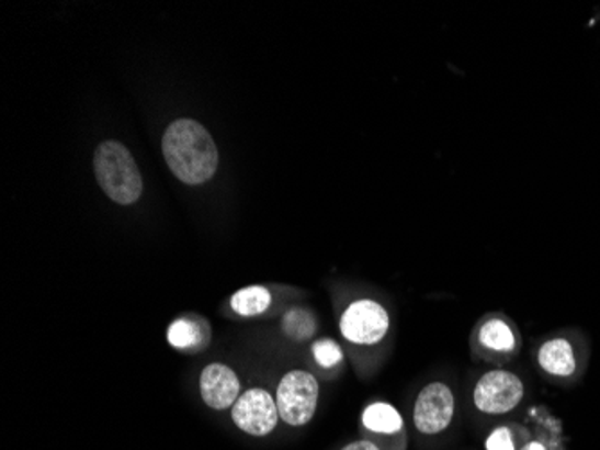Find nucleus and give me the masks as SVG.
Here are the masks:
<instances>
[{"mask_svg":"<svg viewBox=\"0 0 600 450\" xmlns=\"http://www.w3.org/2000/svg\"><path fill=\"white\" fill-rule=\"evenodd\" d=\"M230 415L234 426L256 438L272 435L281 421L275 395L263 387H252L241 393L238 402L233 405Z\"/></svg>","mask_w":600,"mask_h":450,"instance_id":"8","label":"nucleus"},{"mask_svg":"<svg viewBox=\"0 0 600 450\" xmlns=\"http://www.w3.org/2000/svg\"><path fill=\"white\" fill-rule=\"evenodd\" d=\"M162 154L169 170L184 184H204L218 170V148L199 121L171 123L162 137Z\"/></svg>","mask_w":600,"mask_h":450,"instance_id":"1","label":"nucleus"},{"mask_svg":"<svg viewBox=\"0 0 600 450\" xmlns=\"http://www.w3.org/2000/svg\"><path fill=\"white\" fill-rule=\"evenodd\" d=\"M523 450H561L556 441L545 440L541 436H532L531 441L523 447Z\"/></svg>","mask_w":600,"mask_h":450,"instance_id":"17","label":"nucleus"},{"mask_svg":"<svg viewBox=\"0 0 600 450\" xmlns=\"http://www.w3.org/2000/svg\"><path fill=\"white\" fill-rule=\"evenodd\" d=\"M168 342L177 350H200L207 342V336L200 323L182 317L169 325Z\"/></svg>","mask_w":600,"mask_h":450,"instance_id":"14","label":"nucleus"},{"mask_svg":"<svg viewBox=\"0 0 600 450\" xmlns=\"http://www.w3.org/2000/svg\"><path fill=\"white\" fill-rule=\"evenodd\" d=\"M472 348L480 359L503 364L520 351L521 336L518 326L507 315L487 314L476 323L472 334Z\"/></svg>","mask_w":600,"mask_h":450,"instance_id":"6","label":"nucleus"},{"mask_svg":"<svg viewBox=\"0 0 600 450\" xmlns=\"http://www.w3.org/2000/svg\"><path fill=\"white\" fill-rule=\"evenodd\" d=\"M360 430L380 450H407V426L401 413L388 402H373L363 409Z\"/></svg>","mask_w":600,"mask_h":450,"instance_id":"9","label":"nucleus"},{"mask_svg":"<svg viewBox=\"0 0 600 450\" xmlns=\"http://www.w3.org/2000/svg\"><path fill=\"white\" fill-rule=\"evenodd\" d=\"M340 450H380L376 446H374L373 441L365 440V438H362V440H354L351 441V443H348V446L342 447Z\"/></svg>","mask_w":600,"mask_h":450,"instance_id":"18","label":"nucleus"},{"mask_svg":"<svg viewBox=\"0 0 600 450\" xmlns=\"http://www.w3.org/2000/svg\"><path fill=\"white\" fill-rule=\"evenodd\" d=\"M312 356L315 360V364L320 370H337L343 364L342 346L338 345L337 340L332 339H317L312 345Z\"/></svg>","mask_w":600,"mask_h":450,"instance_id":"16","label":"nucleus"},{"mask_svg":"<svg viewBox=\"0 0 600 450\" xmlns=\"http://www.w3.org/2000/svg\"><path fill=\"white\" fill-rule=\"evenodd\" d=\"M338 328L349 345L376 346L383 342L390 331V315L382 303L362 297L352 301L342 312Z\"/></svg>","mask_w":600,"mask_h":450,"instance_id":"5","label":"nucleus"},{"mask_svg":"<svg viewBox=\"0 0 600 450\" xmlns=\"http://www.w3.org/2000/svg\"><path fill=\"white\" fill-rule=\"evenodd\" d=\"M537 368L552 381H571L580 370V356L570 337L554 336L541 342L536 351Z\"/></svg>","mask_w":600,"mask_h":450,"instance_id":"10","label":"nucleus"},{"mask_svg":"<svg viewBox=\"0 0 600 450\" xmlns=\"http://www.w3.org/2000/svg\"><path fill=\"white\" fill-rule=\"evenodd\" d=\"M455 409L452 385L442 381L428 382L414 402V427L428 438L442 435L452 426Z\"/></svg>","mask_w":600,"mask_h":450,"instance_id":"7","label":"nucleus"},{"mask_svg":"<svg viewBox=\"0 0 600 450\" xmlns=\"http://www.w3.org/2000/svg\"><path fill=\"white\" fill-rule=\"evenodd\" d=\"M318 330L317 317L304 306L290 308L283 317V331L286 337L297 342L312 339Z\"/></svg>","mask_w":600,"mask_h":450,"instance_id":"15","label":"nucleus"},{"mask_svg":"<svg viewBox=\"0 0 600 450\" xmlns=\"http://www.w3.org/2000/svg\"><path fill=\"white\" fill-rule=\"evenodd\" d=\"M320 385L306 370H292L279 381L275 391L279 416L290 427L308 426L317 413Z\"/></svg>","mask_w":600,"mask_h":450,"instance_id":"3","label":"nucleus"},{"mask_svg":"<svg viewBox=\"0 0 600 450\" xmlns=\"http://www.w3.org/2000/svg\"><path fill=\"white\" fill-rule=\"evenodd\" d=\"M525 398V384L521 376L503 368L484 373L473 387V405L482 415H509Z\"/></svg>","mask_w":600,"mask_h":450,"instance_id":"4","label":"nucleus"},{"mask_svg":"<svg viewBox=\"0 0 600 450\" xmlns=\"http://www.w3.org/2000/svg\"><path fill=\"white\" fill-rule=\"evenodd\" d=\"M95 179L101 190L117 204L129 205L139 201L143 179L134 156L117 140H104L94 154Z\"/></svg>","mask_w":600,"mask_h":450,"instance_id":"2","label":"nucleus"},{"mask_svg":"<svg viewBox=\"0 0 600 450\" xmlns=\"http://www.w3.org/2000/svg\"><path fill=\"white\" fill-rule=\"evenodd\" d=\"M200 395L211 409H233L241 395L238 375L225 364L205 365L200 375Z\"/></svg>","mask_w":600,"mask_h":450,"instance_id":"11","label":"nucleus"},{"mask_svg":"<svg viewBox=\"0 0 600 450\" xmlns=\"http://www.w3.org/2000/svg\"><path fill=\"white\" fill-rule=\"evenodd\" d=\"M532 432L529 427L521 426L518 421H503L493 427L491 432L484 440L486 450H523L531 441Z\"/></svg>","mask_w":600,"mask_h":450,"instance_id":"12","label":"nucleus"},{"mask_svg":"<svg viewBox=\"0 0 600 450\" xmlns=\"http://www.w3.org/2000/svg\"><path fill=\"white\" fill-rule=\"evenodd\" d=\"M273 305L270 289L261 285L247 286L230 297V308L241 317H256L269 312Z\"/></svg>","mask_w":600,"mask_h":450,"instance_id":"13","label":"nucleus"}]
</instances>
